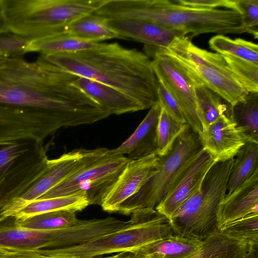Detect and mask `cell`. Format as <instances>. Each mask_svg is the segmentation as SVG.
<instances>
[{
  "mask_svg": "<svg viewBox=\"0 0 258 258\" xmlns=\"http://www.w3.org/2000/svg\"><path fill=\"white\" fill-rule=\"evenodd\" d=\"M61 33L94 42L120 38L118 33L108 24L106 19L93 14L66 25Z\"/></svg>",
  "mask_w": 258,
  "mask_h": 258,
  "instance_id": "603a6c76",
  "label": "cell"
},
{
  "mask_svg": "<svg viewBox=\"0 0 258 258\" xmlns=\"http://www.w3.org/2000/svg\"><path fill=\"white\" fill-rule=\"evenodd\" d=\"M237 11L243 17L245 32L258 37V0H236Z\"/></svg>",
  "mask_w": 258,
  "mask_h": 258,
  "instance_id": "836d02e7",
  "label": "cell"
},
{
  "mask_svg": "<svg viewBox=\"0 0 258 258\" xmlns=\"http://www.w3.org/2000/svg\"><path fill=\"white\" fill-rule=\"evenodd\" d=\"M203 150L199 134L188 124L165 155L158 156L156 171L116 213L130 215L155 208L164 199L186 166Z\"/></svg>",
  "mask_w": 258,
  "mask_h": 258,
  "instance_id": "52a82bcc",
  "label": "cell"
},
{
  "mask_svg": "<svg viewBox=\"0 0 258 258\" xmlns=\"http://www.w3.org/2000/svg\"><path fill=\"white\" fill-rule=\"evenodd\" d=\"M233 161L234 158L216 162L200 189L173 214L170 223L174 235L203 241L219 230V206L226 194Z\"/></svg>",
  "mask_w": 258,
  "mask_h": 258,
  "instance_id": "8992f818",
  "label": "cell"
},
{
  "mask_svg": "<svg viewBox=\"0 0 258 258\" xmlns=\"http://www.w3.org/2000/svg\"><path fill=\"white\" fill-rule=\"evenodd\" d=\"M174 234L169 221L155 209H147L131 215L123 227L70 247L47 249L48 256L61 258H95L120 252H136L154 241Z\"/></svg>",
  "mask_w": 258,
  "mask_h": 258,
  "instance_id": "5b68a950",
  "label": "cell"
},
{
  "mask_svg": "<svg viewBox=\"0 0 258 258\" xmlns=\"http://www.w3.org/2000/svg\"><path fill=\"white\" fill-rule=\"evenodd\" d=\"M228 67L248 92H258V63L227 55H222Z\"/></svg>",
  "mask_w": 258,
  "mask_h": 258,
  "instance_id": "4dcf8cb0",
  "label": "cell"
},
{
  "mask_svg": "<svg viewBox=\"0 0 258 258\" xmlns=\"http://www.w3.org/2000/svg\"><path fill=\"white\" fill-rule=\"evenodd\" d=\"M40 56L78 77L119 90L138 102L144 110L158 101L159 83L152 60L135 48H126L116 42H99L87 50Z\"/></svg>",
  "mask_w": 258,
  "mask_h": 258,
  "instance_id": "7a4b0ae2",
  "label": "cell"
},
{
  "mask_svg": "<svg viewBox=\"0 0 258 258\" xmlns=\"http://www.w3.org/2000/svg\"><path fill=\"white\" fill-rule=\"evenodd\" d=\"M217 162L206 151H203L186 166L164 199L155 208L170 221L173 214L201 188L208 172Z\"/></svg>",
  "mask_w": 258,
  "mask_h": 258,
  "instance_id": "4fadbf2b",
  "label": "cell"
},
{
  "mask_svg": "<svg viewBox=\"0 0 258 258\" xmlns=\"http://www.w3.org/2000/svg\"><path fill=\"white\" fill-rule=\"evenodd\" d=\"M4 58H5V57H4L0 55V61H1L2 59H3Z\"/></svg>",
  "mask_w": 258,
  "mask_h": 258,
  "instance_id": "7bdbcfd3",
  "label": "cell"
},
{
  "mask_svg": "<svg viewBox=\"0 0 258 258\" xmlns=\"http://www.w3.org/2000/svg\"><path fill=\"white\" fill-rule=\"evenodd\" d=\"M9 250H17L0 247V251H9Z\"/></svg>",
  "mask_w": 258,
  "mask_h": 258,
  "instance_id": "60d3db41",
  "label": "cell"
},
{
  "mask_svg": "<svg viewBox=\"0 0 258 258\" xmlns=\"http://www.w3.org/2000/svg\"><path fill=\"white\" fill-rule=\"evenodd\" d=\"M202 241L172 234L146 245L137 252L147 258H184L196 251Z\"/></svg>",
  "mask_w": 258,
  "mask_h": 258,
  "instance_id": "44dd1931",
  "label": "cell"
},
{
  "mask_svg": "<svg viewBox=\"0 0 258 258\" xmlns=\"http://www.w3.org/2000/svg\"><path fill=\"white\" fill-rule=\"evenodd\" d=\"M258 245L254 246L248 254L246 258H258Z\"/></svg>",
  "mask_w": 258,
  "mask_h": 258,
  "instance_id": "ab89813d",
  "label": "cell"
},
{
  "mask_svg": "<svg viewBox=\"0 0 258 258\" xmlns=\"http://www.w3.org/2000/svg\"><path fill=\"white\" fill-rule=\"evenodd\" d=\"M44 258H61V257H57V256H47Z\"/></svg>",
  "mask_w": 258,
  "mask_h": 258,
  "instance_id": "b9f144b4",
  "label": "cell"
},
{
  "mask_svg": "<svg viewBox=\"0 0 258 258\" xmlns=\"http://www.w3.org/2000/svg\"><path fill=\"white\" fill-rule=\"evenodd\" d=\"M79 77L45 60L0 61V139L43 141L63 127L95 123L110 114L74 84Z\"/></svg>",
  "mask_w": 258,
  "mask_h": 258,
  "instance_id": "6da1fadb",
  "label": "cell"
},
{
  "mask_svg": "<svg viewBox=\"0 0 258 258\" xmlns=\"http://www.w3.org/2000/svg\"><path fill=\"white\" fill-rule=\"evenodd\" d=\"M10 32L5 13L4 0H0V35Z\"/></svg>",
  "mask_w": 258,
  "mask_h": 258,
  "instance_id": "74e56055",
  "label": "cell"
},
{
  "mask_svg": "<svg viewBox=\"0 0 258 258\" xmlns=\"http://www.w3.org/2000/svg\"><path fill=\"white\" fill-rule=\"evenodd\" d=\"M258 169V143L247 141L234 158L226 194H229Z\"/></svg>",
  "mask_w": 258,
  "mask_h": 258,
  "instance_id": "484cf974",
  "label": "cell"
},
{
  "mask_svg": "<svg viewBox=\"0 0 258 258\" xmlns=\"http://www.w3.org/2000/svg\"><path fill=\"white\" fill-rule=\"evenodd\" d=\"M104 0H4L10 32L31 41L61 33L66 25L93 14Z\"/></svg>",
  "mask_w": 258,
  "mask_h": 258,
  "instance_id": "277c9868",
  "label": "cell"
},
{
  "mask_svg": "<svg viewBox=\"0 0 258 258\" xmlns=\"http://www.w3.org/2000/svg\"><path fill=\"white\" fill-rule=\"evenodd\" d=\"M150 57L158 82L174 98L186 123L197 133L201 132L203 127L198 113L194 79L183 66L169 55L156 53Z\"/></svg>",
  "mask_w": 258,
  "mask_h": 258,
  "instance_id": "7c38bea8",
  "label": "cell"
},
{
  "mask_svg": "<svg viewBox=\"0 0 258 258\" xmlns=\"http://www.w3.org/2000/svg\"><path fill=\"white\" fill-rule=\"evenodd\" d=\"M31 40L8 32L0 35V55L5 58L23 57L28 52Z\"/></svg>",
  "mask_w": 258,
  "mask_h": 258,
  "instance_id": "d6a6232c",
  "label": "cell"
},
{
  "mask_svg": "<svg viewBox=\"0 0 258 258\" xmlns=\"http://www.w3.org/2000/svg\"><path fill=\"white\" fill-rule=\"evenodd\" d=\"M107 148L75 149L48 160L44 171L18 197L0 209V222L27 204L39 199L50 189L103 154Z\"/></svg>",
  "mask_w": 258,
  "mask_h": 258,
  "instance_id": "8fae6325",
  "label": "cell"
},
{
  "mask_svg": "<svg viewBox=\"0 0 258 258\" xmlns=\"http://www.w3.org/2000/svg\"><path fill=\"white\" fill-rule=\"evenodd\" d=\"M258 213V169L220 202L217 215L219 230L252 213Z\"/></svg>",
  "mask_w": 258,
  "mask_h": 258,
  "instance_id": "e0dca14e",
  "label": "cell"
},
{
  "mask_svg": "<svg viewBox=\"0 0 258 258\" xmlns=\"http://www.w3.org/2000/svg\"><path fill=\"white\" fill-rule=\"evenodd\" d=\"M230 116L245 142L258 143V92H248L230 105Z\"/></svg>",
  "mask_w": 258,
  "mask_h": 258,
  "instance_id": "7402d4cb",
  "label": "cell"
},
{
  "mask_svg": "<svg viewBox=\"0 0 258 258\" xmlns=\"http://www.w3.org/2000/svg\"><path fill=\"white\" fill-rule=\"evenodd\" d=\"M187 125V123L182 124L173 119L161 107L157 127V156L165 155L169 151Z\"/></svg>",
  "mask_w": 258,
  "mask_h": 258,
  "instance_id": "f546056e",
  "label": "cell"
},
{
  "mask_svg": "<svg viewBox=\"0 0 258 258\" xmlns=\"http://www.w3.org/2000/svg\"><path fill=\"white\" fill-rule=\"evenodd\" d=\"M220 231L258 245V213H252L225 226Z\"/></svg>",
  "mask_w": 258,
  "mask_h": 258,
  "instance_id": "1f68e13d",
  "label": "cell"
},
{
  "mask_svg": "<svg viewBox=\"0 0 258 258\" xmlns=\"http://www.w3.org/2000/svg\"><path fill=\"white\" fill-rule=\"evenodd\" d=\"M88 205L87 198L83 195L38 199L27 204L11 217L21 219L59 210H71L76 212L83 210Z\"/></svg>",
  "mask_w": 258,
  "mask_h": 258,
  "instance_id": "cb8c5ba5",
  "label": "cell"
},
{
  "mask_svg": "<svg viewBox=\"0 0 258 258\" xmlns=\"http://www.w3.org/2000/svg\"><path fill=\"white\" fill-rule=\"evenodd\" d=\"M189 36L175 38L163 53L176 59L189 73L196 84L212 90L230 105L242 99L248 92L229 70L222 55L195 45Z\"/></svg>",
  "mask_w": 258,
  "mask_h": 258,
  "instance_id": "ba28073f",
  "label": "cell"
},
{
  "mask_svg": "<svg viewBox=\"0 0 258 258\" xmlns=\"http://www.w3.org/2000/svg\"><path fill=\"white\" fill-rule=\"evenodd\" d=\"M95 258H147L144 255L139 253L138 252H120L115 255L104 257H95Z\"/></svg>",
  "mask_w": 258,
  "mask_h": 258,
  "instance_id": "f35d334b",
  "label": "cell"
},
{
  "mask_svg": "<svg viewBox=\"0 0 258 258\" xmlns=\"http://www.w3.org/2000/svg\"><path fill=\"white\" fill-rule=\"evenodd\" d=\"M106 21L118 33L120 38L144 43L147 55L165 49L175 38L187 35L181 30L143 20L119 19Z\"/></svg>",
  "mask_w": 258,
  "mask_h": 258,
  "instance_id": "5bb4252c",
  "label": "cell"
},
{
  "mask_svg": "<svg viewBox=\"0 0 258 258\" xmlns=\"http://www.w3.org/2000/svg\"><path fill=\"white\" fill-rule=\"evenodd\" d=\"M103 154L50 189L39 199L85 196L89 205L101 206L130 161L125 156Z\"/></svg>",
  "mask_w": 258,
  "mask_h": 258,
  "instance_id": "30bf717a",
  "label": "cell"
},
{
  "mask_svg": "<svg viewBox=\"0 0 258 258\" xmlns=\"http://www.w3.org/2000/svg\"><path fill=\"white\" fill-rule=\"evenodd\" d=\"M198 134L203 149L216 162L234 158L245 143L230 113L221 115Z\"/></svg>",
  "mask_w": 258,
  "mask_h": 258,
  "instance_id": "2e32d148",
  "label": "cell"
},
{
  "mask_svg": "<svg viewBox=\"0 0 258 258\" xmlns=\"http://www.w3.org/2000/svg\"><path fill=\"white\" fill-rule=\"evenodd\" d=\"M98 43L60 33L31 41L28 52H36L41 55L73 53L92 48Z\"/></svg>",
  "mask_w": 258,
  "mask_h": 258,
  "instance_id": "d4e9b609",
  "label": "cell"
},
{
  "mask_svg": "<svg viewBox=\"0 0 258 258\" xmlns=\"http://www.w3.org/2000/svg\"><path fill=\"white\" fill-rule=\"evenodd\" d=\"M209 44L212 49L222 55L258 63V46L251 41L218 34L210 39Z\"/></svg>",
  "mask_w": 258,
  "mask_h": 258,
  "instance_id": "f1b7e54d",
  "label": "cell"
},
{
  "mask_svg": "<svg viewBox=\"0 0 258 258\" xmlns=\"http://www.w3.org/2000/svg\"><path fill=\"white\" fill-rule=\"evenodd\" d=\"M13 218L14 224L19 227L40 230L67 227L80 221L77 218L76 212L71 210L55 211L24 218Z\"/></svg>",
  "mask_w": 258,
  "mask_h": 258,
  "instance_id": "4316f807",
  "label": "cell"
},
{
  "mask_svg": "<svg viewBox=\"0 0 258 258\" xmlns=\"http://www.w3.org/2000/svg\"><path fill=\"white\" fill-rule=\"evenodd\" d=\"M161 109L158 101L150 108L130 137L117 148L109 150V153L114 155H127L126 157L130 160L156 154L157 127Z\"/></svg>",
  "mask_w": 258,
  "mask_h": 258,
  "instance_id": "ac0fdd59",
  "label": "cell"
},
{
  "mask_svg": "<svg viewBox=\"0 0 258 258\" xmlns=\"http://www.w3.org/2000/svg\"><path fill=\"white\" fill-rule=\"evenodd\" d=\"M195 93L198 113L203 129L221 115L230 113V106L228 108L224 103L226 101L205 86L196 84Z\"/></svg>",
  "mask_w": 258,
  "mask_h": 258,
  "instance_id": "83f0119b",
  "label": "cell"
},
{
  "mask_svg": "<svg viewBox=\"0 0 258 258\" xmlns=\"http://www.w3.org/2000/svg\"><path fill=\"white\" fill-rule=\"evenodd\" d=\"M43 141L0 139V209L18 197L46 168Z\"/></svg>",
  "mask_w": 258,
  "mask_h": 258,
  "instance_id": "9c48e42d",
  "label": "cell"
},
{
  "mask_svg": "<svg viewBox=\"0 0 258 258\" xmlns=\"http://www.w3.org/2000/svg\"><path fill=\"white\" fill-rule=\"evenodd\" d=\"M175 2L181 5L198 9L214 10L223 7L237 11L236 0H175Z\"/></svg>",
  "mask_w": 258,
  "mask_h": 258,
  "instance_id": "d590c367",
  "label": "cell"
},
{
  "mask_svg": "<svg viewBox=\"0 0 258 258\" xmlns=\"http://www.w3.org/2000/svg\"><path fill=\"white\" fill-rule=\"evenodd\" d=\"M94 14L106 20L148 21L181 30L191 38L204 33L245 32L242 16L236 11L195 9L175 0H104Z\"/></svg>",
  "mask_w": 258,
  "mask_h": 258,
  "instance_id": "3957f363",
  "label": "cell"
},
{
  "mask_svg": "<svg viewBox=\"0 0 258 258\" xmlns=\"http://www.w3.org/2000/svg\"><path fill=\"white\" fill-rule=\"evenodd\" d=\"M74 84L110 114H121L144 110L138 102L109 86L83 77Z\"/></svg>",
  "mask_w": 258,
  "mask_h": 258,
  "instance_id": "d6986e66",
  "label": "cell"
},
{
  "mask_svg": "<svg viewBox=\"0 0 258 258\" xmlns=\"http://www.w3.org/2000/svg\"><path fill=\"white\" fill-rule=\"evenodd\" d=\"M45 249L35 250H15L0 255V258H44Z\"/></svg>",
  "mask_w": 258,
  "mask_h": 258,
  "instance_id": "8d00e7d4",
  "label": "cell"
},
{
  "mask_svg": "<svg viewBox=\"0 0 258 258\" xmlns=\"http://www.w3.org/2000/svg\"><path fill=\"white\" fill-rule=\"evenodd\" d=\"M257 245L218 230L203 240L196 251L184 258H246Z\"/></svg>",
  "mask_w": 258,
  "mask_h": 258,
  "instance_id": "ffe728a7",
  "label": "cell"
},
{
  "mask_svg": "<svg viewBox=\"0 0 258 258\" xmlns=\"http://www.w3.org/2000/svg\"><path fill=\"white\" fill-rule=\"evenodd\" d=\"M158 159L156 154H153L128 161L101 205L102 209L107 212L116 213L119 206L135 194L155 173Z\"/></svg>",
  "mask_w": 258,
  "mask_h": 258,
  "instance_id": "9a60e30c",
  "label": "cell"
},
{
  "mask_svg": "<svg viewBox=\"0 0 258 258\" xmlns=\"http://www.w3.org/2000/svg\"><path fill=\"white\" fill-rule=\"evenodd\" d=\"M158 101L161 107L176 121L187 123L182 112L177 102L164 86L158 82Z\"/></svg>",
  "mask_w": 258,
  "mask_h": 258,
  "instance_id": "e575fe53",
  "label": "cell"
}]
</instances>
